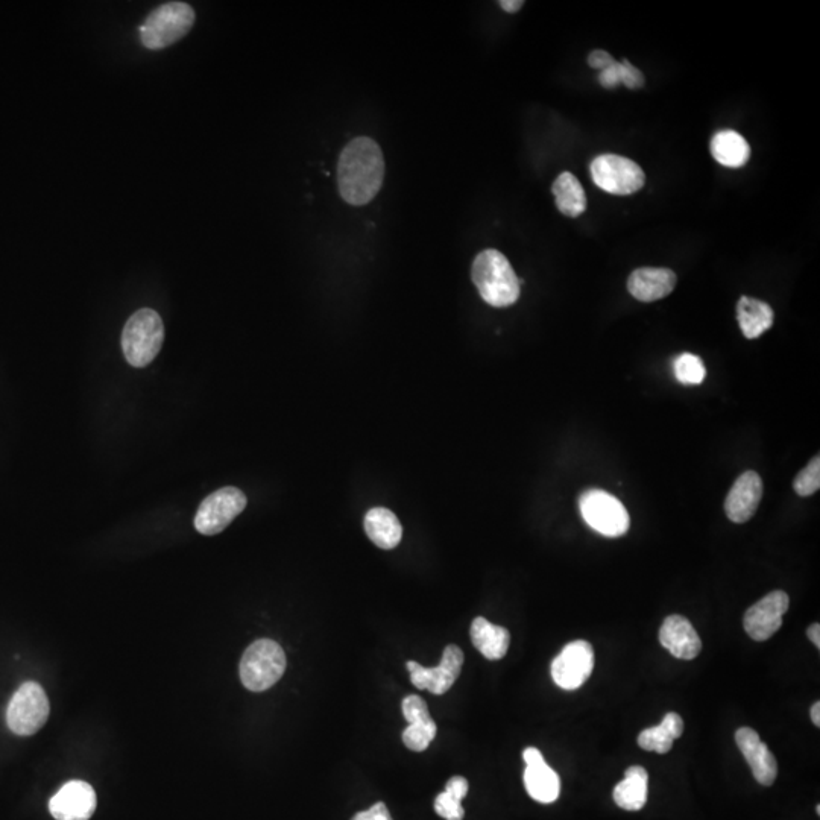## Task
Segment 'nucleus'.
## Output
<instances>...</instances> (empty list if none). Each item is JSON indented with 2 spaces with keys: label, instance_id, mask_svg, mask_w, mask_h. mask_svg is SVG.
<instances>
[{
  "label": "nucleus",
  "instance_id": "obj_22",
  "mask_svg": "<svg viewBox=\"0 0 820 820\" xmlns=\"http://www.w3.org/2000/svg\"><path fill=\"white\" fill-rule=\"evenodd\" d=\"M524 786L530 798L540 804H553L561 795V779L546 761L526 767Z\"/></svg>",
  "mask_w": 820,
  "mask_h": 820
},
{
  "label": "nucleus",
  "instance_id": "obj_6",
  "mask_svg": "<svg viewBox=\"0 0 820 820\" xmlns=\"http://www.w3.org/2000/svg\"><path fill=\"white\" fill-rule=\"evenodd\" d=\"M579 509L585 523L603 537H623L631 526V518L623 503L602 489H588L579 499Z\"/></svg>",
  "mask_w": 820,
  "mask_h": 820
},
{
  "label": "nucleus",
  "instance_id": "obj_21",
  "mask_svg": "<svg viewBox=\"0 0 820 820\" xmlns=\"http://www.w3.org/2000/svg\"><path fill=\"white\" fill-rule=\"evenodd\" d=\"M710 148L714 160L725 168H742L751 158V146L742 134L734 130L714 134Z\"/></svg>",
  "mask_w": 820,
  "mask_h": 820
},
{
  "label": "nucleus",
  "instance_id": "obj_2",
  "mask_svg": "<svg viewBox=\"0 0 820 820\" xmlns=\"http://www.w3.org/2000/svg\"><path fill=\"white\" fill-rule=\"evenodd\" d=\"M471 278L480 297L489 306L503 309L517 303L521 283L509 260L497 250L477 254L471 266Z\"/></svg>",
  "mask_w": 820,
  "mask_h": 820
},
{
  "label": "nucleus",
  "instance_id": "obj_12",
  "mask_svg": "<svg viewBox=\"0 0 820 820\" xmlns=\"http://www.w3.org/2000/svg\"><path fill=\"white\" fill-rule=\"evenodd\" d=\"M790 599L784 591H772L746 611L743 625L749 637L766 641L783 626V617L789 611Z\"/></svg>",
  "mask_w": 820,
  "mask_h": 820
},
{
  "label": "nucleus",
  "instance_id": "obj_34",
  "mask_svg": "<svg viewBox=\"0 0 820 820\" xmlns=\"http://www.w3.org/2000/svg\"><path fill=\"white\" fill-rule=\"evenodd\" d=\"M523 760L526 761L527 766H533V764L543 763L544 757L537 748H527L524 749Z\"/></svg>",
  "mask_w": 820,
  "mask_h": 820
},
{
  "label": "nucleus",
  "instance_id": "obj_10",
  "mask_svg": "<svg viewBox=\"0 0 820 820\" xmlns=\"http://www.w3.org/2000/svg\"><path fill=\"white\" fill-rule=\"evenodd\" d=\"M594 669V650L588 641L568 643L552 663V678L564 690H578Z\"/></svg>",
  "mask_w": 820,
  "mask_h": 820
},
{
  "label": "nucleus",
  "instance_id": "obj_14",
  "mask_svg": "<svg viewBox=\"0 0 820 820\" xmlns=\"http://www.w3.org/2000/svg\"><path fill=\"white\" fill-rule=\"evenodd\" d=\"M404 719L409 722V726L404 729L403 742L406 748L414 752H423L429 748L430 743L436 737V723L429 713L426 701L423 697L407 696L403 701Z\"/></svg>",
  "mask_w": 820,
  "mask_h": 820
},
{
  "label": "nucleus",
  "instance_id": "obj_9",
  "mask_svg": "<svg viewBox=\"0 0 820 820\" xmlns=\"http://www.w3.org/2000/svg\"><path fill=\"white\" fill-rule=\"evenodd\" d=\"M245 494L234 486L218 489L205 497L195 517V527L202 535H218L246 508Z\"/></svg>",
  "mask_w": 820,
  "mask_h": 820
},
{
  "label": "nucleus",
  "instance_id": "obj_7",
  "mask_svg": "<svg viewBox=\"0 0 820 820\" xmlns=\"http://www.w3.org/2000/svg\"><path fill=\"white\" fill-rule=\"evenodd\" d=\"M51 705L37 682H25L14 693L7 710L8 728L17 735H34L48 722Z\"/></svg>",
  "mask_w": 820,
  "mask_h": 820
},
{
  "label": "nucleus",
  "instance_id": "obj_36",
  "mask_svg": "<svg viewBox=\"0 0 820 820\" xmlns=\"http://www.w3.org/2000/svg\"><path fill=\"white\" fill-rule=\"evenodd\" d=\"M807 635H808V638H810L811 643H813L814 646L817 647V649H820V626H819V623H814V625H811L810 628H808Z\"/></svg>",
  "mask_w": 820,
  "mask_h": 820
},
{
  "label": "nucleus",
  "instance_id": "obj_17",
  "mask_svg": "<svg viewBox=\"0 0 820 820\" xmlns=\"http://www.w3.org/2000/svg\"><path fill=\"white\" fill-rule=\"evenodd\" d=\"M676 286V274L667 268H640L632 272L628 291L641 303H653L672 294Z\"/></svg>",
  "mask_w": 820,
  "mask_h": 820
},
{
  "label": "nucleus",
  "instance_id": "obj_27",
  "mask_svg": "<svg viewBox=\"0 0 820 820\" xmlns=\"http://www.w3.org/2000/svg\"><path fill=\"white\" fill-rule=\"evenodd\" d=\"M468 781L464 776H453L444 792L436 796L435 811L445 820H464L465 810L462 799L468 793Z\"/></svg>",
  "mask_w": 820,
  "mask_h": 820
},
{
  "label": "nucleus",
  "instance_id": "obj_16",
  "mask_svg": "<svg viewBox=\"0 0 820 820\" xmlns=\"http://www.w3.org/2000/svg\"><path fill=\"white\" fill-rule=\"evenodd\" d=\"M763 497V482L755 471H746L735 480L725 502L729 520L742 524L751 520Z\"/></svg>",
  "mask_w": 820,
  "mask_h": 820
},
{
  "label": "nucleus",
  "instance_id": "obj_11",
  "mask_svg": "<svg viewBox=\"0 0 820 820\" xmlns=\"http://www.w3.org/2000/svg\"><path fill=\"white\" fill-rule=\"evenodd\" d=\"M464 666V652L461 647L450 644L442 653V660L438 667H423L415 661L406 664L410 673V681L420 690H429L433 694H444L453 687L456 679L461 675Z\"/></svg>",
  "mask_w": 820,
  "mask_h": 820
},
{
  "label": "nucleus",
  "instance_id": "obj_19",
  "mask_svg": "<svg viewBox=\"0 0 820 820\" xmlns=\"http://www.w3.org/2000/svg\"><path fill=\"white\" fill-rule=\"evenodd\" d=\"M470 635L474 647L485 656L486 660H502L508 653L511 635L508 629L502 626L492 625L483 617H477L471 625Z\"/></svg>",
  "mask_w": 820,
  "mask_h": 820
},
{
  "label": "nucleus",
  "instance_id": "obj_26",
  "mask_svg": "<svg viewBox=\"0 0 820 820\" xmlns=\"http://www.w3.org/2000/svg\"><path fill=\"white\" fill-rule=\"evenodd\" d=\"M556 207L568 218H578L587 210V195L581 181L571 172H564L552 186Z\"/></svg>",
  "mask_w": 820,
  "mask_h": 820
},
{
  "label": "nucleus",
  "instance_id": "obj_5",
  "mask_svg": "<svg viewBox=\"0 0 820 820\" xmlns=\"http://www.w3.org/2000/svg\"><path fill=\"white\" fill-rule=\"evenodd\" d=\"M286 670V655L280 644L272 640H257L243 653L240 661V681L250 691H266L277 684Z\"/></svg>",
  "mask_w": 820,
  "mask_h": 820
},
{
  "label": "nucleus",
  "instance_id": "obj_13",
  "mask_svg": "<svg viewBox=\"0 0 820 820\" xmlns=\"http://www.w3.org/2000/svg\"><path fill=\"white\" fill-rule=\"evenodd\" d=\"M95 810V790L84 781L64 784L49 802V811L57 820H89Z\"/></svg>",
  "mask_w": 820,
  "mask_h": 820
},
{
  "label": "nucleus",
  "instance_id": "obj_18",
  "mask_svg": "<svg viewBox=\"0 0 820 820\" xmlns=\"http://www.w3.org/2000/svg\"><path fill=\"white\" fill-rule=\"evenodd\" d=\"M660 641L679 660H694L702 650L701 637L682 615H670L664 620Z\"/></svg>",
  "mask_w": 820,
  "mask_h": 820
},
{
  "label": "nucleus",
  "instance_id": "obj_3",
  "mask_svg": "<svg viewBox=\"0 0 820 820\" xmlns=\"http://www.w3.org/2000/svg\"><path fill=\"white\" fill-rule=\"evenodd\" d=\"M163 342V319L155 310H137L123 327V354L134 368H145L152 363L160 353Z\"/></svg>",
  "mask_w": 820,
  "mask_h": 820
},
{
  "label": "nucleus",
  "instance_id": "obj_29",
  "mask_svg": "<svg viewBox=\"0 0 820 820\" xmlns=\"http://www.w3.org/2000/svg\"><path fill=\"white\" fill-rule=\"evenodd\" d=\"M796 494L801 497H808L820 488V459L814 456L813 461L796 476L793 482Z\"/></svg>",
  "mask_w": 820,
  "mask_h": 820
},
{
  "label": "nucleus",
  "instance_id": "obj_1",
  "mask_svg": "<svg viewBox=\"0 0 820 820\" xmlns=\"http://www.w3.org/2000/svg\"><path fill=\"white\" fill-rule=\"evenodd\" d=\"M385 158L376 140L356 137L338 161V189L350 205L368 204L376 198L385 180Z\"/></svg>",
  "mask_w": 820,
  "mask_h": 820
},
{
  "label": "nucleus",
  "instance_id": "obj_28",
  "mask_svg": "<svg viewBox=\"0 0 820 820\" xmlns=\"http://www.w3.org/2000/svg\"><path fill=\"white\" fill-rule=\"evenodd\" d=\"M675 376L684 385H701L707 377V369L701 357L684 353L675 360Z\"/></svg>",
  "mask_w": 820,
  "mask_h": 820
},
{
  "label": "nucleus",
  "instance_id": "obj_31",
  "mask_svg": "<svg viewBox=\"0 0 820 820\" xmlns=\"http://www.w3.org/2000/svg\"><path fill=\"white\" fill-rule=\"evenodd\" d=\"M599 84L605 89H615V87L620 86L622 82H620V63L615 61L612 66L606 67L605 70L599 73Z\"/></svg>",
  "mask_w": 820,
  "mask_h": 820
},
{
  "label": "nucleus",
  "instance_id": "obj_33",
  "mask_svg": "<svg viewBox=\"0 0 820 820\" xmlns=\"http://www.w3.org/2000/svg\"><path fill=\"white\" fill-rule=\"evenodd\" d=\"M614 63L615 60L612 58V55L605 51H593L591 52L590 57H588V64H590V67L600 70V72L605 70L606 67L612 66Z\"/></svg>",
  "mask_w": 820,
  "mask_h": 820
},
{
  "label": "nucleus",
  "instance_id": "obj_24",
  "mask_svg": "<svg viewBox=\"0 0 820 820\" xmlns=\"http://www.w3.org/2000/svg\"><path fill=\"white\" fill-rule=\"evenodd\" d=\"M682 732H684L682 717L676 713H669L660 725L644 729L638 735V745L644 751L667 754L673 748L676 738L681 737Z\"/></svg>",
  "mask_w": 820,
  "mask_h": 820
},
{
  "label": "nucleus",
  "instance_id": "obj_37",
  "mask_svg": "<svg viewBox=\"0 0 820 820\" xmlns=\"http://www.w3.org/2000/svg\"><path fill=\"white\" fill-rule=\"evenodd\" d=\"M811 722L814 723L816 726H820V702H814L813 707H811Z\"/></svg>",
  "mask_w": 820,
  "mask_h": 820
},
{
  "label": "nucleus",
  "instance_id": "obj_4",
  "mask_svg": "<svg viewBox=\"0 0 820 820\" xmlns=\"http://www.w3.org/2000/svg\"><path fill=\"white\" fill-rule=\"evenodd\" d=\"M195 23V11L184 2H168L155 8L140 26V40L152 51L168 48L189 34Z\"/></svg>",
  "mask_w": 820,
  "mask_h": 820
},
{
  "label": "nucleus",
  "instance_id": "obj_23",
  "mask_svg": "<svg viewBox=\"0 0 820 820\" xmlns=\"http://www.w3.org/2000/svg\"><path fill=\"white\" fill-rule=\"evenodd\" d=\"M738 325L748 339L760 338L773 325V310L757 298L742 297L737 304Z\"/></svg>",
  "mask_w": 820,
  "mask_h": 820
},
{
  "label": "nucleus",
  "instance_id": "obj_30",
  "mask_svg": "<svg viewBox=\"0 0 820 820\" xmlns=\"http://www.w3.org/2000/svg\"><path fill=\"white\" fill-rule=\"evenodd\" d=\"M620 82L628 89L637 90L644 86V76L637 67L623 60L620 63Z\"/></svg>",
  "mask_w": 820,
  "mask_h": 820
},
{
  "label": "nucleus",
  "instance_id": "obj_32",
  "mask_svg": "<svg viewBox=\"0 0 820 820\" xmlns=\"http://www.w3.org/2000/svg\"><path fill=\"white\" fill-rule=\"evenodd\" d=\"M351 820H394L388 807L383 802H377L373 807L366 811H360Z\"/></svg>",
  "mask_w": 820,
  "mask_h": 820
},
{
  "label": "nucleus",
  "instance_id": "obj_8",
  "mask_svg": "<svg viewBox=\"0 0 820 820\" xmlns=\"http://www.w3.org/2000/svg\"><path fill=\"white\" fill-rule=\"evenodd\" d=\"M594 184L611 195H632L643 189L646 175L640 164L622 155L603 154L591 163Z\"/></svg>",
  "mask_w": 820,
  "mask_h": 820
},
{
  "label": "nucleus",
  "instance_id": "obj_20",
  "mask_svg": "<svg viewBox=\"0 0 820 820\" xmlns=\"http://www.w3.org/2000/svg\"><path fill=\"white\" fill-rule=\"evenodd\" d=\"M365 530L369 540L383 550L395 549L403 537L397 515L386 508L369 509L365 515Z\"/></svg>",
  "mask_w": 820,
  "mask_h": 820
},
{
  "label": "nucleus",
  "instance_id": "obj_15",
  "mask_svg": "<svg viewBox=\"0 0 820 820\" xmlns=\"http://www.w3.org/2000/svg\"><path fill=\"white\" fill-rule=\"evenodd\" d=\"M735 743L751 767L752 775L761 786H772L778 776V763L769 746L761 742L760 735L752 728H740L735 732Z\"/></svg>",
  "mask_w": 820,
  "mask_h": 820
},
{
  "label": "nucleus",
  "instance_id": "obj_35",
  "mask_svg": "<svg viewBox=\"0 0 820 820\" xmlns=\"http://www.w3.org/2000/svg\"><path fill=\"white\" fill-rule=\"evenodd\" d=\"M499 5L506 13L514 14L523 8L524 2H521V0H500Z\"/></svg>",
  "mask_w": 820,
  "mask_h": 820
},
{
  "label": "nucleus",
  "instance_id": "obj_25",
  "mask_svg": "<svg viewBox=\"0 0 820 820\" xmlns=\"http://www.w3.org/2000/svg\"><path fill=\"white\" fill-rule=\"evenodd\" d=\"M647 770L641 766L629 767L625 779L614 789V801L626 811H638L647 802Z\"/></svg>",
  "mask_w": 820,
  "mask_h": 820
}]
</instances>
